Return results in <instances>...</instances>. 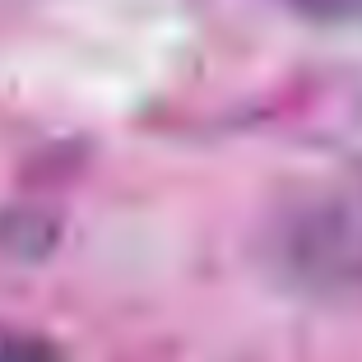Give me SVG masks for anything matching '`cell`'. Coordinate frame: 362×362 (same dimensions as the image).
Wrapping results in <instances>:
<instances>
[{
	"label": "cell",
	"instance_id": "6da1fadb",
	"mask_svg": "<svg viewBox=\"0 0 362 362\" xmlns=\"http://www.w3.org/2000/svg\"><path fill=\"white\" fill-rule=\"evenodd\" d=\"M0 362H65V358L42 339V334L0 325Z\"/></svg>",
	"mask_w": 362,
	"mask_h": 362
},
{
	"label": "cell",
	"instance_id": "7a4b0ae2",
	"mask_svg": "<svg viewBox=\"0 0 362 362\" xmlns=\"http://www.w3.org/2000/svg\"><path fill=\"white\" fill-rule=\"evenodd\" d=\"M284 5L316 19H362V0H284Z\"/></svg>",
	"mask_w": 362,
	"mask_h": 362
}]
</instances>
